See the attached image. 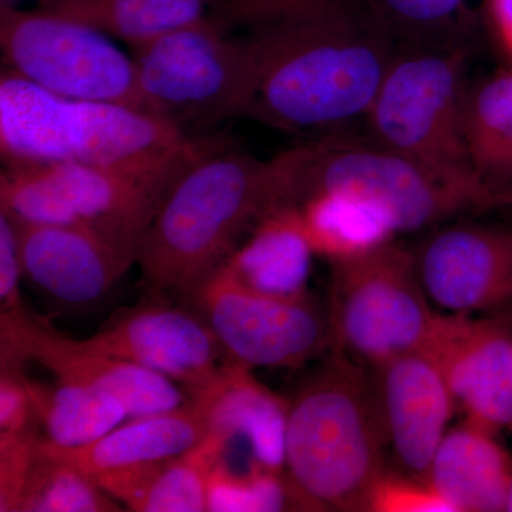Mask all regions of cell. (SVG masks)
<instances>
[{"label": "cell", "instance_id": "cell-1", "mask_svg": "<svg viewBox=\"0 0 512 512\" xmlns=\"http://www.w3.org/2000/svg\"><path fill=\"white\" fill-rule=\"evenodd\" d=\"M245 28L242 117L309 140L365 121L397 49L362 0H299Z\"/></svg>", "mask_w": 512, "mask_h": 512}, {"label": "cell", "instance_id": "cell-2", "mask_svg": "<svg viewBox=\"0 0 512 512\" xmlns=\"http://www.w3.org/2000/svg\"><path fill=\"white\" fill-rule=\"evenodd\" d=\"M289 204L285 153L259 160L211 141L174 178L137 264L151 296L190 298L269 211Z\"/></svg>", "mask_w": 512, "mask_h": 512}, {"label": "cell", "instance_id": "cell-3", "mask_svg": "<svg viewBox=\"0 0 512 512\" xmlns=\"http://www.w3.org/2000/svg\"><path fill=\"white\" fill-rule=\"evenodd\" d=\"M386 453L369 373L333 352L288 404L284 476L293 510L369 511Z\"/></svg>", "mask_w": 512, "mask_h": 512}, {"label": "cell", "instance_id": "cell-4", "mask_svg": "<svg viewBox=\"0 0 512 512\" xmlns=\"http://www.w3.org/2000/svg\"><path fill=\"white\" fill-rule=\"evenodd\" d=\"M211 141L188 137L116 163L5 165L0 205L15 221L92 229L137 264L168 187Z\"/></svg>", "mask_w": 512, "mask_h": 512}, {"label": "cell", "instance_id": "cell-5", "mask_svg": "<svg viewBox=\"0 0 512 512\" xmlns=\"http://www.w3.org/2000/svg\"><path fill=\"white\" fill-rule=\"evenodd\" d=\"M467 63L463 40L397 46L367 111L366 137L473 195L487 210L503 202L468 156Z\"/></svg>", "mask_w": 512, "mask_h": 512}, {"label": "cell", "instance_id": "cell-6", "mask_svg": "<svg viewBox=\"0 0 512 512\" xmlns=\"http://www.w3.org/2000/svg\"><path fill=\"white\" fill-rule=\"evenodd\" d=\"M187 138L174 121L146 111L60 96L9 69L0 77L5 165L116 163Z\"/></svg>", "mask_w": 512, "mask_h": 512}, {"label": "cell", "instance_id": "cell-7", "mask_svg": "<svg viewBox=\"0 0 512 512\" xmlns=\"http://www.w3.org/2000/svg\"><path fill=\"white\" fill-rule=\"evenodd\" d=\"M285 153L291 204L316 194L345 195L379 212L397 235L485 210L473 195L369 137L342 133L313 138Z\"/></svg>", "mask_w": 512, "mask_h": 512}, {"label": "cell", "instance_id": "cell-8", "mask_svg": "<svg viewBox=\"0 0 512 512\" xmlns=\"http://www.w3.org/2000/svg\"><path fill=\"white\" fill-rule=\"evenodd\" d=\"M330 265L333 352L370 369L424 348L439 312L423 291L412 251L393 239Z\"/></svg>", "mask_w": 512, "mask_h": 512}, {"label": "cell", "instance_id": "cell-9", "mask_svg": "<svg viewBox=\"0 0 512 512\" xmlns=\"http://www.w3.org/2000/svg\"><path fill=\"white\" fill-rule=\"evenodd\" d=\"M138 86L150 113L174 121L214 123L242 117L249 50L244 36L207 18L134 47ZM183 128V127H181Z\"/></svg>", "mask_w": 512, "mask_h": 512}, {"label": "cell", "instance_id": "cell-10", "mask_svg": "<svg viewBox=\"0 0 512 512\" xmlns=\"http://www.w3.org/2000/svg\"><path fill=\"white\" fill-rule=\"evenodd\" d=\"M0 45L6 69L42 89L150 113L133 57L100 30L37 8L0 5Z\"/></svg>", "mask_w": 512, "mask_h": 512}, {"label": "cell", "instance_id": "cell-11", "mask_svg": "<svg viewBox=\"0 0 512 512\" xmlns=\"http://www.w3.org/2000/svg\"><path fill=\"white\" fill-rule=\"evenodd\" d=\"M187 301L210 326L228 366L296 369L330 348L329 313L309 292L256 291L222 265Z\"/></svg>", "mask_w": 512, "mask_h": 512}, {"label": "cell", "instance_id": "cell-12", "mask_svg": "<svg viewBox=\"0 0 512 512\" xmlns=\"http://www.w3.org/2000/svg\"><path fill=\"white\" fill-rule=\"evenodd\" d=\"M0 336L2 367L22 369L26 362H37L57 380L119 397L130 419L175 409L191 399L168 377L66 338L25 306L0 313Z\"/></svg>", "mask_w": 512, "mask_h": 512}, {"label": "cell", "instance_id": "cell-13", "mask_svg": "<svg viewBox=\"0 0 512 512\" xmlns=\"http://www.w3.org/2000/svg\"><path fill=\"white\" fill-rule=\"evenodd\" d=\"M153 301L121 312L84 345L136 363L184 386L188 394L210 389L225 375L224 353L194 308Z\"/></svg>", "mask_w": 512, "mask_h": 512}, {"label": "cell", "instance_id": "cell-14", "mask_svg": "<svg viewBox=\"0 0 512 512\" xmlns=\"http://www.w3.org/2000/svg\"><path fill=\"white\" fill-rule=\"evenodd\" d=\"M366 370L386 451L397 471L429 483L434 454L457 412L443 376L423 350Z\"/></svg>", "mask_w": 512, "mask_h": 512}, {"label": "cell", "instance_id": "cell-15", "mask_svg": "<svg viewBox=\"0 0 512 512\" xmlns=\"http://www.w3.org/2000/svg\"><path fill=\"white\" fill-rule=\"evenodd\" d=\"M443 376L458 412L512 430V333L497 320L437 313L421 349Z\"/></svg>", "mask_w": 512, "mask_h": 512}, {"label": "cell", "instance_id": "cell-16", "mask_svg": "<svg viewBox=\"0 0 512 512\" xmlns=\"http://www.w3.org/2000/svg\"><path fill=\"white\" fill-rule=\"evenodd\" d=\"M413 255L424 293L444 313L493 311L512 298V232L446 225L427 235Z\"/></svg>", "mask_w": 512, "mask_h": 512}, {"label": "cell", "instance_id": "cell-17", "mask_svg": "<svg viewBox=\"0 0 512 512\" xmlns=\"http://www.w3.org/2000/svg\"><path fill=\"white\" fill-rule=\"evenodd\" d=\"M12 221L23 278L62 305H96L136 264L110 239L92 229Z\"/></svg>", "mask_w": 512, "mask_h": 512}, {"label": "cell", "instance_id": "cell-18", "mask_svg": "<svg viewBox=\"0 0 512 512\" xmlns=\"http://www.w3.org/2000/svg\"><path fill=\"white\" fill-rule=\"evenodd\" d=\"M210 430L207 407L191 397L175 409L131 417L128 423L119 424L86 446L62 448L45 439H40V446L94 480L180 456L200 443Z\"/></svg>", "mask_w": 512, "mask_h": 512}, {"label": "cell", "instance_id": "cell-19", "mask_svg": "<svg viewBox=\"0 0 512 512\" xmlns=\"http://www.w3.org/2000/svg\"><path fill=\"white\" fill-rule=\"evenodd\" d=\"M232 440L224 431L210 430L180 456L104 474L94 481L131 511H208L212 474Z\"/></svg>", "mask_w": 512, "mask_h": 512}, {"label": "cell", "instance_id": "cell-20", "mask_svg": "<svg viewBox=\"0 0 512 512\" xmlns=\"http://www.w3.org/2000/svg\"><path fill=\"white\" fill-rule=\"evenodd\" d=\"M494 431L466 417L444 434L429 484L453 512L505 511L512 466Z\"/></svg>", "mask_w": 512, "mask_h": 512}, {"label": "cell", "instance_id": "cell-21", "mask_svg": "<svg viewBox=\"0 0 512 512\" xmlns=\"http://www.w3.org/2000/svg\"><path fill=\"white\" fill-rule=\"evenodd\" d=\"M207 407L211 430L244 439L258 466L284 473L288 404L251 376V370L228 366L220 382L192 393Z\"/></svg>", "mask_w": 512, "mask_h": 512}, {"label": "cell", "instance_id": "cell-22", "mask_svg": "<svg viewBox=\"0 0 512 512\" xmlns=\"http://www.w3.org/2000/svg\"><path fill=\"white\" fill-rule=\"evenodd\" d=\"M313 255L301 210L298 205L284 204L252 228L247 241L224 265L256 291L296 296L309 292Z\"/></svg>", "mask_w": 512, "mask_h": 512}, {"label": "cell", "instance_id": "cell-23", "mask_svg": "<svg viewBox=\"0 0 512 512\" xmlns=\"http://www.w3.org/2000/svg\"><path fill=\"white\" fill-rule=\"evenodd\" d=\"M466 141L480 180L503 204H511L512 70L468 86Z\"/></svg>", "mask_w": 512, "mask_h": 512}, {"label": "cell", "instance_id": "cell-24", "mask_svg": "<svg viewBox=\"0 0 512 512\" xmlns=\"http://www.w3.org/2000/svg\"><path fill=\"white\" fill-rule=\"evenodd\" d=\"M210 0H39L37 9L117 37L130 47L207 18Z\"/></svg>", "mask_w": 512, "mask_h": 512}, {"label": "cell", "instance_id": "cell-25", "mask_svg": "<svg viewBox=\"0 0 512 512\" xmlns=\"http://www.w3.org/2000/svg\"><path fill=\"white\" fill-rule=\"evenodd\" d=\"M36 424L53 446L74 448L100 439L127 419L126 406L110 393L57 380L47 384L23 375Z\"/></svg>", "mask_w": 512, "mask_h": 512}, {"label": "cell", "instance_id": "cell-26", "mask_svg": "<svg viewBox=\"0 0 512 512\" xmlns=\"http://www.w3.org/2000/svg\"><path fill=\"white\" fill-rule=\"evenodd\" d=\"M298 207L313 254L329 262L366 254L397 237L379 212L345 195H312Z\"/></svg>", "mask_w": 512, "mask_h": 512}, {"label": "cell", "instance_id": "cell-27", "mask_svg": "<svg viewBox=\"0 0 512 512\" xmlns=\"http://www.w3.org/2000/svg\"><path fill=\"white\" fill-rule=\"evenodd\" d=\"M42 439V437H40ZM120 504L96 481L37 446L16 512H114Z\"/></svg>", "mask_w": 512, "mask_h": 512}, {"label": "cell", "instance_id": "cell-28", "mask_svg": "<svg viewBox=\"0 0 512 512\" xmlns=\"http://www.w3.org/2000/svg\"><path fill=\"white\" fill-rule=\"evenodd\" d=\"M397 46L463 40L468 0H362Z\"/></svg>", "mask_w": 512, "mask_h": 512}, {"label": "cell", "instance_id": "cell-29", "mask_svg": "<svg viewBox=\"0 0 512 512\" xmlns=\"http://www.w3.org/2000/svg\"><path fill=\"white\" fill-rule=\"evenodd\" d=\"M286 507L293 510L284 473L259 467L234 473L222 458L212 474L208 511H282Z\"/></svg>", "mask_w": 512, "mask_h": 512}, {"label": "cell", "instance_id": "cell-30", "mask_svg": "<svg viewBox=\"0 0 512 512\" xmlns=\"http://www.w3.org/2000/svg\"><path fill=\"white\" fill-rule=\"evenodd\" d=\"M369 511L453 512L429 483L389 470H386L373 491Z\"/></svg>", "mask_w": 512, "mask_h": 512}, {"label": "cell", "instance_id": "cell-31", "mask_svg": "<svg viewBox=\"0 0 512 512\" xmlns=\"http://www.w3.org/2000/svg\"><path fill=\"white\" fill-rule=\"evenodd\" d=\"M39 441L36 427L23 433L0 434V511L16 512Z\"/></svg>", "mask_w": 512, "mask_h": 512}, {"label": "cell", "instance_id": "cell-32", "mask_svg": "<svg viewBox=\"0 0 512 512\" xmlns=\"http://www.w3.org/2000/svg\"><path fill=\"white\" fill-rule=\"evenodd\" d=\"M36 427L35 414L22 369L2 367L0 376V434H16Z\"/></svg>", "mask_w": 512, "mask_h": 512}, {"label": "cell", "instance_id": "cell-33", "mask_svg": "<svg viewBox=\"0 0 512 512\" xmlns=\"http://www.w3.org/2000/svg\"><path fill=\"white\" fill-rule=\"evenodd\" d=\"M23 278L18 237L8 214L0 212V313L23 308L20 279Z\"/></svg>", "mask_w": 512, "mask_h": 512}, {"label": "cell", "instance_id": "cell-34", "mask_svg": "<svg viewBox=\"0 0 512 512\" xmlns=\"http://www.w3.org/2000/svg\"><path fill=\"white\" fill-rule=\"evenodd\" d=\"M296 2L299 0H222L220 20L224 25L248 26Z\"/></svg>", "mask_w": 512, "mask_h": 512}, {"label": "cell", "instance_id": "cell-35", "mask_svg": "<svg viewBox=\"0 0 512 512\" xmlns=\"http://www.w3.org/2000/svg\"><path fill=\"white\" fill-rule=\"evenodd\" d=\"M495 35L512 59V0H487Z\"/></svg>", "mask_w": 512, "mask_h": 512}, {"label": "cell", "instance_id": "cell-36", "mask_svg": "<svg viewBox=\"0 0 512 512\" xmlns=\"http://www.w3.org/2000/svg\"><path fill=\"white\" fill-rule=\"evenodd\" d=\"M505 511L512 512V477L510 488H508L507 503H505Z\"/></svg>", "mask_w": 512, "mask_h": 512}, {"label": "cell", "instance_id": "cell-37", "mask_svg": "<svg viewBox=\"0 0 512 512\" xmlns=\"http://www.w3.org/2000/svg\"><path fill=\"white\" fill-rule=\"evenodd\" d=\"M2 5H15L16 2H20V0H0Z\"/></svg>", "mask_w": 512, "mask_h": 512}, {"label": "cell", "instance_id": "cell-38", "mask_svg": "<svg viewBox=\"0 0 512 512\" xmlns=\"http://www.w3.org/2000/svg\"><path fill=\"white\" fill-rule=\"evenodd\" d=\"M511 204H512V200H511Z\"/></svg>", "mask_w": 512, "mask_h": 512}]
</instances>
